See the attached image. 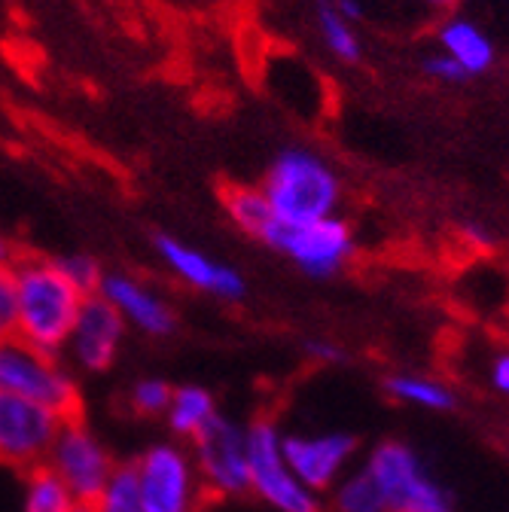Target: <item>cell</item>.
<instances>
[{
  "instance_id": "obj_1",
  "label": "cell",
  "mask_w": 509,
  "mask_h": 512,
  "mask_svg": "<svg viewBox=\"0 0 509 512\" xmlns=\"http://www.w3.org/2000/svg\"><path fill=\"white\" fill-rule=\"evenodd\" d=\"M13 275L19 299L16 336L46 354L61 357L86 296L58 272L55 260L40 253H16Z\"/></svg>"
},
{
  "instance_id": "obj_2",
  "label": "cell",
  "mask_w": 509,
  "mask_h": 512,
  "mask_svg": "<svg viewBox=\"0 0 509 512\" xmlns=\"http://www.w3.org/2000/svg\"><path fill=\"white\" fill-rule=\"evenodd\" d=\"M263 196L272 214L284 223H311L339 214L342 205V177L327 156L308 147L281 150L263 183Z\"/></svg>"
},
{
  "instance_id": "obj_3",
  "label": "cell",
  "mask_w": 509,
  "mask_h": 512,
  "mask_svg": "<svg viewBox=\"0 0 509 512\" xmlns=\"http://www.w3.org/2000/svg\"><path fill=\"white\" fill-rule=\"evenodd\" d=\"M366 473L385 494L391 512H455V500L409 442L381 439L369 448Z\"/></svg>"
},
{
  "instance_id": "obj_4",
  "label": "cell",
  "mask_w": 509,
  "mask_h": 512,
  "mask_svg": "<svg viewBox=\"0 0 509 512\" xmlns=\"http://www.w3.org/2000/svg\"><path fill=\"white\" fill-rule=\"evenodd\" d=\"M0 391L34 400L61 418L80 415V388L61 357L46 354L19 336L0 342Z\"/></svg>"
},
{
  "instance_id": "obj_5",
  "label": "cell",
  "mask_w": 509,
  "mask_h": 512,
  "mask_svg": "<svg viewBox=\"0 0 509 512\" xmlns=\"http://www.w3.org/2000/svg\"><path fill=\"white\" fill-rule=\"evenodd\" d=\"M132 467L144 512H202L211 503L193 452L180 439L144 448Z\"/></svg>"
},
{
  "instance_id": "obj_6",
  "label": "cell",
  "mask_w": 509,
  "mask_h": 512,
  "mask_svg": "<svg viewBox=\"0 0 509 512\" xmlns=\"http://www.w3.org/2000/svg\"><path fill=\"white\" fill-rule=\"evenodd\" d=\"M284 430L275 418L260 415L247 424V470H250V494H257L278 512H324L321 494L305 488L296 473L284 461L281 448Z\"/></svg>"
},
{
  "instance_id": "obj_7",
  "label": "cell",
  "mask_w": 509,
  "mask_h": 512,
  "mask_svg": "<svg viewBox=\"0 0 509 512\" xmlns=\"http://www.w3.org/2000/svg\"><path fill=\"white\" fill-rule=\"evenodd\" d=\"M266 247L287 256V260L311 278L339 275L357 253V238L348 220L327 217L311 223H284L275 220L263 238Z\"/></svg>"
},
{
  "instance_id": "obj_8",
  "label": "cell",
  "mask_w": 509,
  "mask_h": 512,
  "mask_svg": "<svg viewBox=\"0 0 509 512\" xmlns=\"http://www.w3.org/2000/svg\"><path fill=\"white\" fill-rule=\"evenodd\" d=\"M189 452H193L196 470L211 500L250 494L247 424H238L229 415L217 412L196 439H189Z\"/></svg>"
},
{
  "instance_id": "obj_9",
  "label": "cell",
  "mask_w": 509,
  "mask_h": 512,
  "mask_svg": "<svg viewBox=\"0 0 509 512\" xmlns=\"http://www.w3.org/2000/svg\"><path fill=\"white\" fill-rule=\"evenodd\" d=\"M46 467L65 482V488L74 494V500L95 503L119 464L107 452V445L86 427V421L80 415H74V418H65V424H61V430L49 448Z\"/></svg>"
},
{
  "instance_id": "obj_10",
  "label": "cell",
  "mask_w": 509,
  "mask_h": 512,
  "mask_svg": "<svg viewBox=\"0 0 509 512\" xmlns=\"http://www.w3.org/2000/svg\"><path fill=\"white\" fill-rule=\"evenodd\" d=\"M61 424L65 418L58 412L19 394L0 391V467L19 473L43 467Z\"/></svg>"
},
{
  "instance_id": "obj_11",
  "label": "cell",
  "mask_w": 509,
  "mask_h": 512,
  "mask_svg": "<svg viewBox=\"0 0 509 512\" xmlns=\"http://www.w3.org/2000/svg\"><path fill=\"white\" fill-rule=\"evenodd\" d=\"M281 448L287 467L314 494H327L357 458V439L342 430L284 433Z\"/></svg>"
},
{
  "instance_id": "obj_12",
  "label": "cell",
  "mask_w": 509,
  "mask_h": 512,
  "mask_svg": "<svg viewBox=\"0 0 509 512\" xmlns=\"http://www.w3.org/2000/svg\"><path fill=\"white\" fill-rule=\"evenodd\" d=\"M153 247L165 269L186 287H193L205 296L223 299V302H241L247 296V281L229 266L220 263L214 256L202 253L199 247L186 244L174 235H156Z\"/></svg>"
},
{
  "instance_id": "obj_13",
  "label": "cell",
  "mask_w": 509,
  "mask_h": 512,
  "mask_svg": "<svg viewBox=\"0 0 509 512\" xmlns=\"http://www.w3.org/2000/svg\"><path fill=\"white\" fill-rule=\"evenodd\" d=\"M125 330L129 327H125L119 311L101 293H92L80 305L65 351L83 372H107L119 357Z\"/></svg>"
},
{
  "instance_id": "obj_14",
  "label": "cell",
  "mask_w": 509,
  "mask_h": 512,
  "mask_svg": "<svg viewBox=\"0 0 509 512\" xmlns=\"http://www.w3.org/2000/svg\"><path fill=\"white\" fill-rule=\"evenodd\" d=\"M98 293L119 311L125 327H135L144 336L165 339L177 327L174 308L141 278L125 275V272H107Z\"/></svg>"
},
{
  "instance_id": "obj_15",
  "label": "cell",
  "mask_w": 509,
  "mask_h": 512,
  "mask_svg": "<svg viewBox=\"0 0 509 512\" xmlns=\"http://www.w3.org/2000/svg\"><path fill=\"white\" fill-rule=\"evenodd\" d=\"M385 394L397 400L400 406L421 409V412H452L458 406V397L452 384L442 378L424 375V372H394L385 378Z\"/></svg>"
},
{
  "instance_id": "obj_16",
  "label": "cell",
  "mask_w": 509,
  "mask_h": 512,
  "mask_svg": "<svg viewBox=\"0 0 509 512\" xmlns=\"http://www.w3.org/2000/svg\"><path fill=\"white\" fill-rule=\"evenodd\" d=\"M436 40H439V49L445 55H452L470 77L485 74L494 64V43L470 19L458 16V19L442 22Z\"/></svg>"
},
{
  "instance_id": "obj_17",
  "label": "cell",
  "mask_w": 509,
  "mask_h": 512,
  "mask_svg": "<svg viewBox=\"0 0 509 512\" xmlns=\"http://www.w3.org/2000/svg\"><path fill=\"white\" fill-rule=\"evenodd\" d=\"M220 205L235 229H241L244 235L257 238V241H263L269 226L278 220L263 196V189L250 186V183H226L220 189Z\"/></svg>"
},
{
  "instance_id": "obj_18",
  "label": "cell",
  "mask_w": 509,
  "mask_h": 512,
  "mask_svg": "<svg viewBox=\"0 0 509 512\" xmlns=\"http://www.w3.org/2000/svg\"><path fill=\"white\" fill-rule=\"evenodd\" d=\"M214 415H217V400L208 388H202V384H180L171 394L165 421L180 442H189L205 430V424Z\"/></svg>"
},
{
  "instance_id": "obj_19",
  "label": "cell",
  "mask_w": 509,
  "mask_h": 512,
  "mask_svg": "<svg viewBox=\"0 0 509 512\" xmlns=\"http://www.w3.org/2000/svg\"><path fill=\"white\" fill-rule=\"evenodd\" d=\"M330 512H391L385 494L366 473V467H351L330 491Z\"/></svg>"
},
{
  "instance_id": "obj_20",
  "label": "cell",
  "mask_w": 509,
  "mask_h": 512,
  "mask_svg": "<svg viewBox=\"0 0 509 512\" xmlns=\"http://www.w3.org/2000/svg\"><path fill=\"white\" fill-rule=\"evenodd\" d=\"M311 4L317 13V31H321V40L330 49V55L345 64H357L363 58V46L354 25L339 13L336 0H311Z\"/></svg>"
},
{
  "instance_id": "obj_21",
  "label": "cell",
  "mask_w": 509,
  "mask_h": 512,
  "mask_svg": "<svg viewBox=\"0 0 509 512\" xmlns=\"http://www.w3.org/2000/svg\"><path fill=\"white\" fill-rule=\"evenodd\" d=\"M74 503H77L74 494L65 488V482H61L46 464L25 473L22 512H71Z\"/></svg>"
},
{
  "instance_id": "obj_22",
  "label": "cell",
  "mask_w": 509,
  "mask_h": 512,
  "mask_svg": "<svg viewBox=\"0 0 509 512\" xmlns=\"http://www.w3.org/2000/svg\"><path fill=\"white\" fill-rule=\"evenodd\" d=\"M98 512H144L141 506V491H138V476L132 464H119L104 485V491L95 500Z\"/></svg>"
},
{
  "instance_id": "obj_23",
  "label": "cell",
  "mask_w": 509,
  "mask_h": 512,
  "mask_svg": "<svg viewBox=\"0 0 509 512\" xmlns=\"http://www.w3.org/2000/svg\"><path fill=\"white\" fill-rule=\"evenodd\" d=\"M174 388L165 378H141L129 391V406L141 418H165Z\"/></svg>"
},
{
  "instance_id": "obj_24",
  "label": "cell",
  "mask_w": 509,
  "mask_h": 512,
  "mask_svg": "<svg viewBox=\"0 0 509 512\" xmlns=\"http://www.w3.org/2000/svg\"><path fill=\"white\" fill-rule=\"evenodd\" d=\"M55 266H58V272L65 275L83 296H92V293H98V287H101V281H104V269H101V263L95 260V256H89V253H65V256H55Z\"/></svg>"
},
{
  "instance_id": "obj_25",
  "label": "cell",
  "mask_w": 509,
  "mask_h": 512,
  "mask_svg": "<svg viewBox=\"0 0 509 512\" xmlns=\"http://www.w3.org/2000/svg\"><path fill=\"white\" fill-rule=\"evenodd\" d=\"M16 320H19L16 275H13V263H7L0 266V342L16 336Z\"/></svg>"
},
{
  "instance_id": "obj_26",
  "label": "cell",
  "mask_w": 509,
  "mask_h": 512,
  "mask_svg": "<svg viewBox=\"0 0 509 512\" xmlns=\"http://www.w3.org/2000/svg\"><path fill=\"white\" fill-rule=\"evenodd\" d=\"M421 68H424V74L430 77V80H439V83H445V86H458V83H464L470 74L461 68V64L452 58V55H445L442 49H436V52H430L424 61H421Z\"/></svg>"
},
{
  "instance_id": "obj_27",
  "label": "cell",
  "mask_w": 509,
  "mask_h": 512,
  "mask_svg": "<svg viewBox=\"0 0 509 512\" xmlns=\"http://www.w3.org/2000/svg\"><path fill=\"white\" fill-rule=\"evenodd\" d=\"M488 384L494 388V394L509 397V348L491 354V360H488Z\"/></svg>"
},
{
  "instance_id": "obj_28",
  "label": "cell",
  "mask_w": 509,
  "mask_h": 512,
  "mask_svg": "<svg viewBox=\"0 0 509 512\" xmlns=\"http://www.w3.org/2000/svg\"><path fill=\"white\" fill-rule=\"evenodd\" d=\"M302 351L317 366H333V363L345 360V351L336 342H327V339H308V342H302Z\"/></svg>"
},
{
  "instance_id": "obj_29",
  "label": "cell",
  "mask_w": 509,
  "mask_h": 512,
  "mask_svg": "<svg viewBox=\"0 0 509 512\" xmlns=\"http://www.w3.org/2000/svg\"><path fill=\"white\" fill-rule=\"evenodd\" d=\"M336 7H339V13H342L351 25H357V22L363 19V7L357 4V0H336Z\"/></svg>"
},
{
  "instance_id": "obj_30",
  "label": "cell",
  "mask_w": 509,
  "mask_h": 512,
  "mask_svg": "<svg viewBox=\"0 0 509 512\" xmlns=\"http://www.w3.org/2000/svg\"><path fill=\"white\" fill-rule=\"evenodd\" d=\"M13 260H16V247L10 244V238L4 232H0V266H7Z\"/></svg>"
},
{
  "instance_id": "obj_31",
  "label": "cell",
  "mask_w": 509,
  "mask_h": 512,
  "mask_svg": "<svg viewBox=\"0 0 509 512\" xmlns=\"http://www.w3.org/2000/svg\"><path fill=\"white\" fill-rule=\"evenodd\" d=\"M71 512H98V506H95L92 500H77V503L71 506Z\"/></svg>"
},
{
  "instance_id": "obj_32",
  "label": "cell",
  "mask_w": 509,
  "mask_h": 512,
  "mask_svg": "<svg viewBox=\"0 0 509 512\" xmlns=\"http://www.w3.org/2000/svg\"><path fill=\"white\" fill-rule=\"evenodd\" d=\"M424 4H430V7H452V4H458V0H424Z\"/></svg>"
}]
</instances>
